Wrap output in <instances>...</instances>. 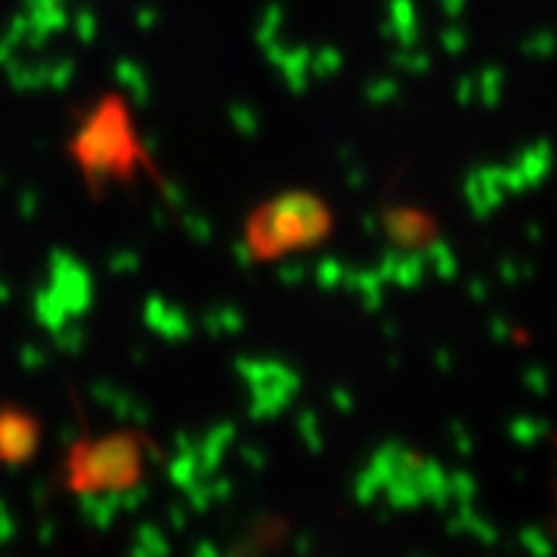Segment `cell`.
Instances as JSON below:
<instances>
[]
</instances>
